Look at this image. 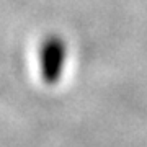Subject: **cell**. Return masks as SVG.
<instances>
[{
    "label": "cell",
    "mask_w": 147,
    "mask_h": 147,
    "mask_svg": "<svg viewBox=\"0 0 147 147\" xmlns=\"http://www.w3.org/2000/svg\"><path fill=\"white\" fill-rule=\"evenodd\" d=\"M61 64H62V51L57 44H51L46 47L44 51V57H42V69H44V77L49 82L59 77V70H61Z\"/></svg>",
    "instance_id": "obj_1"
}]
</instances>
